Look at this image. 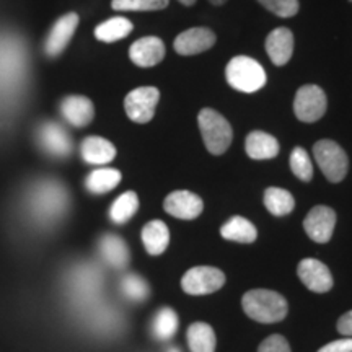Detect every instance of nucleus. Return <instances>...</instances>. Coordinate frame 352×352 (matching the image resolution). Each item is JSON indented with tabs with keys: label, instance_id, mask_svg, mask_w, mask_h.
I'll list each match as a JSON object with an SVG mask.
<instances>
[{
	"label": "nucleus",
	"instance_id": "obj_25",
	"mask_svg": "<svg viewBox=\"0 0 352 352\" xmlns=\"http://www.w3.org/2000/svg\"><path fill=\"white\" fill-rule=\"evenodd\" d=\"M186 338L191 352H215V333L208 323H192Z\"/></svg>",
	"mask_w": 352,
	"mask_h": 352
},
{
	"label": "nucleus",
	"instance_id": "obj_19",
	"mask_svg": "<svg viewBox=\"0 0 352 352\" xmlns=\"http://www.w3.org/2000/svg\"><path fill=\"white\" fill-rule=\"evenodd\" d=\"M80 155L90 165H107L116 157V147L107 139L90 135L82 140Z\"/></svg>",
	"mask_w": 352,
	"mask_h": 352
},
{
	"label": "nucleus",
	"instance_id": "obj_23",
	"mask_svg": "<svg viewBox=\"0 0 352 352\" xmlns=\"http://www.w3.org/2000/svg\"><path fill=\"white\" fill-rule=\"evenodd\" d=\"M132 30H134V25L131 20L124 16H113L96 26L95 38L101 43H114L124 39L127 34H131Z\"/></svg>",
	"mask_w": 352,
	"mask_h": 352
},
{
	"label": "nucleus",
	"instance_id": "obj_6",
	"mask_svg": "<svg viewBox=\"0 0 352 352\" xmlns=\"http://www.w3.org/2000/svg\"><path fill=\"white\" fill-rule=\"evenodd\" d=\"M328 98L323 88L318 85H303L297 90L294 98V113L302 122H316L324 116Z\"/></svg>",
	"mask_w": 352,
	"mask_h": 352
},
{
	"label": "nucleus",
	"instance_id": "obj_24",
	"mask_svg": "<svg viewBox=\"0 0 352 352\" xmlns=\"http://www.w3.org/2000/svg\"><path fill=\"white\" fill-rule=\"evenodd\" d=\"M121 183V173L116 168L94 170L85 179V188L91 195H107Z\"/></svg>",
	"mask_w": 352,
	"mask_h": 352
},
{
	"label": "nucleus",
	"instance_id": "obj_28",
	"mask_svg": "<svg viewBox=\"0 0 352 352\" xmlns=\"http://www.w3.org/2000/svg\"><path fill=\"white\" fill-rule=\"evenodd\" d=\"M139 209V197L134 191H126L113 202L109 209V219L118 226L129 222Z\"/></svg>",
	"mask_w": 352,
	"mask_h": 352
},
{
	"label": "nucleus",
	"instance_id": "obj_37",
	"mask_svg": "<svg viewBox=\"0 0 352 352\" xmlns=\"http://www.w3.org/2000/svg\"><path fill=\"white\" fill-rule=\"evenodd\" d=\"M178 2L183 3V6H186V7H191V6H195L196 0H178Z\"/></svg>",
	"mask_w": 352,
	"mask_h": 352
},
{
	"label": "nucleus",
	"instance_id": "obj_16",
	"mask_svg": "<svg viewBox=\"0 0 352 352\" xmlns=\"http://www.w3.org/2000/svg\"><path fill=\"white\" fill-rule=\"evenodd\" d=\"M60 113H63L64 120L74 127H85L95 118L94 103L82 95L65 96L60 103Z\"/></svg>",
	"mask_w": 352,
	"mask_h": 352
},
{
	"label": "nucleus",
	"instance_id": "obj_5",
	"mask_svg": "<svg viewBox=\"0 0 352 352\" xmlns=\"http://www.w3.org/2000/svg\"><path fill=\"white\" fill-rule=\"evenodd\" d=\"M314 155L329 183H341L346 178L349 170V158L340 144L329 139L318 140L314 145Z\"/></svg>",
	"mask_w": 352,
	"mask_h": 352
},
{
	"label": "nucleus",
	"instance_id": "obj_38",
	"mask_svg": "<svg viewBox=\"0 0 352 352\" xmlns=\"http://www.w3.org/2000/svg\"><path fill=\"white\" fill-rule=\"evenodd\" d=\"M170 352H179V349H176L175 347V349H170Z\"/></svg>",
	"mask_w": 352,
	"mask_h": 352
},
{
	"label": "nucleus",
	"instance_id": "obj_14",
	"mask_svg": "<svg viewBox=\"0 0 352 352\" xmlns=\"http://www.w3.org/2000/svg\"><path fill=\"white\" fill-rule=\"evenodd\" d=\"M166 214L182 220H195L202 214L204 202L191 191H173L164 202Z\"/></svg>",
	"mask_w": 352,
	"mask_h": 352
},
{
	"label": "nucleus",
	"instance_id": "obj_9",
	"mask_svg": "<svg viewBox=\"0 0 352 352\" xmlns=\"http://www.w3.org/2000/svg\"><path fill=\"white\" fill-rule=\"evenodd\" d=\"M78 20L80 19H78L76 12H69L54 21L50 33H47L46 41H44V54L50 57V59H54V57L60 56L65 51L74 33H76Z\"/></svg>",
	"mask_w": 352,
	"mask_h": 352
},
{
	"label": "nucleus",
	"instance_id": "obj_11",
	"mask_svg": "<svg viewBox=\"0 0 352 352\" xmlns=\"http://www.w3.org/2000/svg\"><path fill=\"white\" fill-rule=\"evenodd\" d=\"M336 227V212L328 206H315L303 220L307 235L316 243H328Z\"/></svg>",
	"mask_w": 352,
	"mask_h": 352
},
{
	"label": "nucleus",
	"instance_id": "obj_10",
	"mask_svg": "<svg viewBox=\"0 0 352 352\" xmlns=\"http://www.w3.org/2000/svg\"><path fill=\"white\" fill-rule=\"evenodd\" d=\"M36 139L39 147L51 157L64 158L69 157L72 152V139H70L69 132L57 122H43L38 127Z\"/></svg>",
	"mask_w": 352,
	"mask_h": 352
},
{
	"label": "nucleus",
	"instance_id": "obj_22",
	"mask_svg": "<svg viewBox=\"0 0 352 352\" xmlns=\"http://www.w3.org/2000/svg\"><path fill=\"white\" fill-rule=\"evenodd\" d=\"M220 235L236 243H253L258 239V230L248 219L235 215L223 223L220 228Z\"/></svg>",
	"mask_w": 352,
	"mask_h": 352
},
{
	"label": "nucleus",
	"instance_id": "obj_3",
	"mask_svg": "<svg viewBox=\"0 0 352 352\" xmlns=\"http://www.w3.org/2000/svg\"><path fill=\"white\" fill-rule=\"evenodd\" d=\"M226 78L228 85L243 94H256L267 82L263 65L248 56L233 57L226 67Z\"/></svg>",
	"mask_w": 352,
	"mask_h": 352
},
{
	"label": "nucleus",
	"instance_id": "obj_4",
	"mask_svg": "<svg viewBox=\"0 0 352 352\" xmlns=\"http://www.w3.org/2000/svg\"><path fill=\"white\" fill-rule=\"evenodd\" d=\"M67 209V195L56 183L38 184L32 192V210L39 220L51 222L64 215Z\"/></svg>",
	"mask_w": 352,
	"mask_h": 352
},
{
	"label": "nucleus",
	"instance_id": "obj_15",
	"mask_svg": "<svg viewBox=\"0 0 352 352\" xmlns=\"http://www.w3.org/2000/svg\"><path fill=\"white\" fill-rule=\"evenodd\" d=\"M129 57L139 67H153L164 60L165 44L157 36H144L132 44Z\"/></svg>",
	"mask_w": 352,
	"mask_h": 352
},
{
	"label": "nucleus",
	"instance_id": "obj_32",
	"mask_svg": "<svg viewBox=\"0 0 352 352\" xmlns=\"http://www.w3.org/2000/svg\"><path fill=\"white\" fill-rule=\"evenodd\" d=\"M261 6L274 13V15L280 16V19H290V16H296L300 8L298 0H258Z\"/></svg>",
	"mask_w": 352,
	"mask_h": 352
},
{
	"label": "nucleus",
	"instance_id": "obj_2",
	"mask_svg": "<svg viewBox=\"0 0 352 352\" xmlns=\"http://www.w3.org/2000/svg\"><path fill=\"white\" fill-rule=\"evenodd\" d=\"M197 124H199L206 148L212 155H222L228 151L233 139V131L226 116L212 108H204L197 114Z\"/></svg>",
	"mask_w": 352,
	"mask_h": 352
},
{
	"label": "nucleus",
	"instance_id": "obj_7",
	"mask_svg": "<svg viewBox=\"0 0 352 352\" xmlns=\"http://www.w3.org/2000/svg\"><path fill=\"white\" fill-rule=\"evenodd\" d=\"M160 101V90L155 87H139L127 94L124 109L127 118L138 124H147L153 120L155 108Z\"/></svg>",
	"mask_w": 352,
	"mask_h": 352
},
{
	"label": "nucleus",
	"instance_id": "obj_35",
	"mask_svg": "<svg viewBox=\"0 0 352 352\" xmlns=\"http://www.w3.org/2000/svg\"><path fill=\"white\" fill-rule=\"evenodd\" d=\"M338 333L344 338H352V310L338 320Z\"/></svg>",
	"mask_w": 352,
	"mask_h": 352
},
{
	"label": "nucleus",
	"instance_id": "obj_17",
	"mask_svg": "<svg viewBox=\"0 0 352 352\" xmlns=\"http://www.w3.org/2000/svg\"><path fill=\"white\" fill-rule=\"evenodd\" d=\"M266 52L272 64L283 67L292 59L294 54V33L289 28L272 30L266 38Z\"/></svg>",
	"mask_w": 352,
	"mask_h": 352
},
{
	"label": "nucleus",
	"instance_id": "obj_30",
	"mask_svg": "<svg viewBox=\"0 0 352 352\" xmlns=\"http://www.w3.org/2000/svg\"><path fill=\"white\" fill-rule=\"evenodd\" d=\"M290 170L297 176L298 179L303 183L311 182L314 178V164H311V158L308 155L307 151L303 147H296L290 153L289 158Z\"/></svg>",
	"mask_w": 352,
	"mask_h": 352
},
{
	"label": "nucleus",
	"instance_id": "obj_13",
	"mask_svg": "<svg viewBox=\"0 0 352 352\" xmlns=\"http://www.w3.org/2000/svg\"><path fill=\"white\" fill-rule=\"evenodd\" d=\"M298 277L305 287H308L311 292L324 294L333 289V274L328 270L324 263L318 261V259L307 258L302 259L298 264Z\"/></svg>",
	"mask_w": 352,
	"mask_h": 352
},
{
	"label": "nucleus",
	"instance_id": "obj_21",
	"mask_svg": "<svg viewBox=\"0 0 352 352\" xmlns=\"http://www.w3.org/2000/svg\"><path fill=\"white\" fill-rule=\"evenodd\" d=\"M142 241L145 250L152 256H158L168 248L170 230L165 222L162 220H152L142 228Z\"/></svg>",
	"mask_w": 352,
	"mask_h": 352
},
{
	"label": "nucleus",
	"instance_id": "obj_36",
	"mask_svg": "<svg viewBox=\"0 0 352 352\" xmlns=\"http://www.w3.org/2000/svg\"><path fill=\"white\" fill-rule=\"evenodd\" d=\"M209 3H212L215 7H220L223 6V3H227V0H209Z\"/></svg>",
	"mask_w": 352,
	"mask_h": 352
},
{
	"label": "nucleus",
	"instance_id": "obj_33",
	"mask_svg": "<svg viewBox=\"0 0 352 352\" xmlns=\"http://www.w3.org/2000/svg\"><path fill=\"white\" fill-rule=\"evenodd\" d=\"M258 352H290V346L287 340L280 334H272V336L266 338L259 346Z\"/></svg>",
	"mask_w": 352,
	"mask_h": 352
},
{
	"label": "nucleus",
	"instance_id": "obj_18",
	"mask_svg": "<svg viewBox=\"0 0 352 352\" xmlns=\"http://www.w3.org/2000/svg\"><path fill=\"white\" fill-rule=\"evenodd\" d=\"M98 252L103 261L113 270H122L129 263V248L121 236L108 233L103 235L98 241Z\"/></svg>",
	"mask_w": 352,
	"mask_h": 352
},
{
	"label": "nucleus",
	"instance_id": "obj_8",
	"mask_svg": "<svg viewBox=\"0 0 352 352\" xmlns=\"http://www.w3.org/2000/svg\"><path fill=\"white\" fill-rule=\"evenodd\" d=\"M226 284V274L217 267L197 266L189 270L182 279V287L189 296H208Z\"/></svg>",
	"mask_w": 352,
	"mask_h": 352
},
{
	"label": "nucleus",
	"instance_id": "obj_1",
	"mask_svg": "<svg viewBox=\"0 0 352 352\" xmlns=\"http://www.w3.org/2000/svg\"><path fill=\"white\" fill-rule=\"evenodd\" d=\"M241 307L250 318L266 324L283 321L289 311L287 300L280 294L267 289H254L246 292L241 298Z\"/></svg>",
	"mask_w": 352,
	"mask_h": 352
},
{
	"label": "nucleus",
	"instance_id": "obj_12",
	"mask_svg": "<svg viewBox=\"0 0 352 352\" xmlns=\"http://www.w3.org/2000/svg\"><path fill=\"white\" fill-rule=\"evenodd\" d=\"M215 33L204 26L189 28L176 36L173 47L179 56H196L209 51L215 44Z\"/></svg>",
	"mask_w": 352,
	"mask_h": 352
},
{
	"label": "nucleus",
	"instance_id": "obj_31",
	"mask_svg": "<svg viewBox=\"0 0 352 352\" xmlns=\"http://www.w3.org/2000/svg\"><path fill=\"white\" fill-rule=\"evenodd\" d=\"M168 3L170 0H113L111 7L118 12H157Z\"/></svg>",
	"mask_w": 352,
	"mask_h": 352
},
{
	"label": "nucleus",
	"instance_id": "obj_29",
	"mask_svg": "<svg viewBox=\"0 0 352 352\" xmlns=\"http://www.w3.org/2000/svg\"><path fill=\"white\" fill-rule=\"evenodd\" d=\"M120 289L127 300L131 302H144L151 294L148 284L138 274H127L121 279Z\"/></svg>",
	"mask_w": 352,
	"mask_h": 352
},
{
	"label": "nucleus",
	"instance_id": "obj_27",
	"mask_svg": "<svg viewBox=\"0 0 352 352\" xmlns=\"http://www.w3.org/2000/svg\"><path fill=\"white\" fill-rule=\"evenodd\" d=\"M179 320L173 308L164 307L157 311L155 318L152 321V333L157 340L168 341L178 331Z\"/></svg>",
	"mask_w": 352,
	"mask_h": 352
},
{
	"label": "nucleus",
	"instance_id": "obj_39",
	"mask_svg": "<svg viewBox=\"0 0 352 352\" xmlns=\"http://www.w3.org/2000/svg\"><path fill=\"white\" fill-rule=\"evenodd\" d=\"M351 2H352V0H351Z\"/></svg>",
	"mask_w": 352,
	"mask_h": 352
},
{
	"label": "nucleus",
	"instance_id": "obj_26",
	"mask_svg": "<svg viewBox=\"0 0 352 352\" xmlns=\"http://www.w3.org/2000/svg\"><path fill=\"white\" fill-rule=\"evenodd\" d=\"M264 206L276 217H284L296 208V201L289 191L283 188H267L264 191Z\"/></svg>",
	"mask_w": 352,
	"mask_h": 352
},
{
	"label": "nucleus",
	"instance_id": "obj_34",
	"mask_svg": "<svg viewBox=\"0 0 352 352\" xmlns=\"http://www.w3.org/2000/svg\"><path fill=\"white\" fill-rule=\"evenodd\" d=\"M318 352H352V338H344L323 346Z\"/></svg>",
	"mask_w": 352,
	"mask_h": 352
},
{
	"label": "nucleus",
	"instance_id": "obj_20",
	"mask_svg": "<svg viewBox=\"0 0 352 352\" xmlns=\"http://www.w3.org/2000/svg\"><path fill=\"white\" fill-rule=\"evenodd\" d=\"M246 153L253 160H271L279 153V142L274 135L263 131L250 132L245 142Z\"/></svg>",
	"mask_w": 352,
	"mask_h": 352
}]
</instances>
